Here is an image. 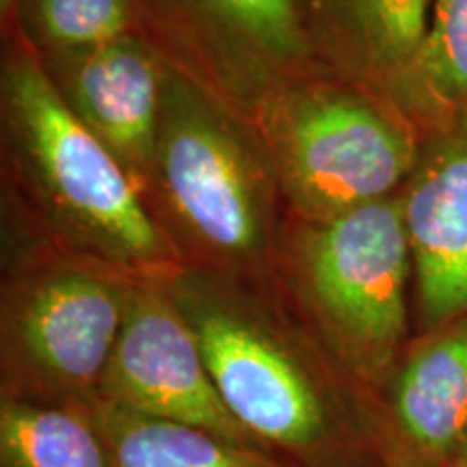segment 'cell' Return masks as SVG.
Returning <instances> with one entry per match:
<instances>
[{"label":"cell","mask_w":467,"mask_h":467,"mask_svg":"<svg viewBox=\"0 0 467 467\" xmlns=\"http://www.w3.org/2000/svg\"><path fill=\"white\" fill-rule=\"evenodd\" d=\"M411 268L400 195L309 223L290 258L292 306L368 402L399 366Z\"/></svg>","instance_id":"4"},{"label":"cell","mask_w":467,"mask_h":467,"mask_svg":"<svg viewBox=\"0 0 467 467\" xmlns=\"http://www.w3.org/2000/svg\"><path fill=\"white\" fill-rule=\"evenodd\" d=\"M0 467H113L93 405L0 396Z\"/></svg>","instance_id":"15"},{"label":"cell","mask_w":467,"mask_h":467,"mask_svg":"<svg viewBox=\"0 0 467 467\" xmlns=\"http://www.w3.org/2000/svg\"><path fill=\"white\" fill-rule=\"evenodd\" d=\"M254 443L227 411L169 277H137L98 400Z\"/></svg>","instance_id":"8"},{"label":"cell","mask_w":467,"mask_h":467,"mask_svg":"<svg viewBox=\"0 0 467 467\" xmlns=\"http://www.w3.org/2000/svg\"><path fill=\"white\" fill-rule=\"evenodd\" d=\"M318 57L385 98L429 28L433 0H299Z\"/></svg>","instance_id":"12"},{"label":"cell","mask_w":467,"mask_h":467,"mask_svg":"<svg viewBox=\"0 0 467 467\" xmlns=\"http://www.w3.org/2000/svg\"><path fill=\"white\" fill-rule=\"evenodd\" d=\"M227 411L295 467L379 465L368 400L255 277L180 268L169 277Z\"/></svg>","instance_id":"1"},{"label":"cell","mask_w":467,"mask_h":467,"mask_svg":"<svg viewBox=\"0 0 467 467\" xmlns=\"http://www.w3.org/2000/svg\"><path fill=\"white\" fill-rule=\"evenodd\" d=\"M7 17L42 61L141 33L134 0H16Z\"/></svg>","instance_id":"16"},{"label":"cell","mask_w":467,"mask_h":467,"mask_svg":"<svg viewBox=\"0 0 467 467\" xmlns=\"http://www.w3.org/2000/svg\"><path fill=\"white\" fill-rule=\"evenodd\" d=\"M16 5V0H0V11H3V16L7 17V14L11 11V7Z\"/></svg>","instance_id":"18"},{"label":"cell","mask_w":467,"mask_h":467,"mask_svg":"<svg viewBox=\"0 0 467 467\" xmlns=\"http://www.w3.org/2000/svg\"><path fill=\"white\" fill-rule=\"evenodd\" d=\"M448 467H454V465H452V463H451V465H448Z\"/></svg>","instance_id":"19"},{"label":"cell","mask_w":467,"mask_h":467,"mask_svg":"<svg viewBox=\"0 0 467 467\" xmlns=\"http://www.w3.org/2000/svg\"><path fill=\"white\" fill-rule=\"evenodd\" d=\"M368 431L379 467H448L467 440V317L426 331L375 400Z\"/></svg>","instance_id":"9"},{"label":"cell","mask_w":467,"mask_h":467,"mask_svg":"<svg viewBox=\"0 0 467 467\" xmlns=\"http://www.w3.org/2000/svg\"><path fill=\"white\" fill-rule=\"evenodd\" d=\"M161 61L165 58L141 33L42 61L69 110L121 161L141 192L159 137L167 76Z\"/></svg>","instance_id":"10"},{"label":"cell","mask_w":467,"mask_h":467,"mask_svg":"<svg viewBox=\"0 0 467 467\" xmlns=\"http://www.w3.org/2000/svg\"><path fill=\"white\" fill-rule=\"evenodd\" d=\"M262 148L307 223L394 195L420 154L416 128L377 93L306 80L258 113Z\"/></svg>","instance_id":"5"},{"label":"cell","mask_w":467,"mask_h":467,"mask_svg":"<svg viewBox=\"0 0 467 467\" xmlns=\"http://www.w3.org/2000/svg\"><path fill=\"white\" fill-rule=\"evenodd\" d=\"M113 467H295L254 443L93 402Z\"/></svg>","instance_id":"14"},{"label":"cell","mask_w":467,"mask_h":467,"mask_svg":"<svg viewBox=\"0 0 467 467\" xmlns=\"http://www.w3.org/2000/svg\"><path fill=\"white\" fill-rule=\"evenodd\" d=\"M141 35L167 58L206 61L210 96L254 115L306 83L318 52L299 0H134ZM230 109V110H232ZM234 113V110H232Z\"/></svg>","instance_id":"7"},{"label":"cell","mask_w":467,"mask_h":467,"mask_svg":"<svg viewBox=\"0 0 467 467\" xmlns=\"http://www.w3.org/2000/svg\"><path fill=\"white\" fill-rule=\"evenodd\" d=\"M260 150L230 109L167 67L148 189L169 234L182 238V262L184 254L192 260L186 268L243 277L265 273L277 178Z\"/></svg>","instance_id":"3"},{"label":"cell","mask_w":467,"mask_h":467,"mask_svg":"<svg viewBox=\"0 0 467 467\" xmlns=\"http://www.w3.org/2000/svg\"><path fill=\"white\" fill-rule=\"evenodd\" d=\"M16 167L67 254L128 277H171L184 262L121 161L76 117L22 42L3 67Z\"/></svg>","instance_id":"2"},{"label":"cell","mask_w":467,"mask_h":467,"mask_svg":"<svg viewBox=\"0 0 467 467\" xmlns=\"http://www.w3.org/2000/svg\"><path fill=\"white\" fill-rule=\"evenodd\" d=\"M134 279L74 254L17 271L3 292L0 396L93 405Z\"/></svg>","instance_id":"6"},{"label":"cell","mask_w":467,"mask_h":467,"mask_svg":"<svg viewBox=\"0 0 467 467\" xmlns=\"http://www.w3.org/2000/svg\"><path fill=\"white\" fill-rule=\"evenodd\" d=\"M452 465H454V467H467V440H465V443H463V448H461V451H459L457 459L452 461Z\"/></svg>","instance_id":"17"},{"label":"cell","mask_w":467,"mask_h":467,"mask_svg":"<svg viewBox=\"0 0 467 467\" xmlns=\"http://www.w3.org/2000/svg\"><path fill=\"white\" fill-rule=\"evenodd\" d=\"M400 200L426 329L467 317V124L431 139Z\"/></svg>","instance_id":"11"},{"label":"cell","mask_w":467,"mask_h":467,"mask_svg":"<svg viewBox=\"0 0 467 467\" xmlns=\"http://www.w3.org/2000/svg\"><path fill=\"white\" fill-rule=\"evenodd\" d=\"M383 100L433 137L467 124V0H433L422 42Z\"/></svg>","instance_id":"13"}]
</instances>
